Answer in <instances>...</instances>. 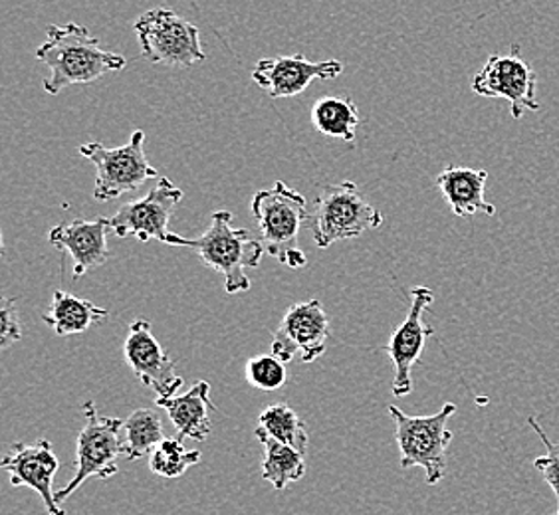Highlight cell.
Returning a JSON list of instances; mask_svg holds the SVG:
<instances>
[{
    "label": "cell",
    "instance_id": "6da1fadb",
    "mask_svg": "<svg viewBox=\"0 0 559 515\" xmlns=\"http://www.w3.org/2000/svg\"><path fill=\"white\" fill-rule=\"evenodd\" d=\"M46 36L48 40L36 50V58L50 68V75L44 80V89L50 96H58L75 84L96 82L102 75L128 65L123 56L99 48V40L82 24H50Z\"/></svg>",
    "mask_w": 559,
    "mask_h": 515
},
{
    "label": "cell",
    "instance_id": "7a4b0ae2",
    "mask_svg": "<svg viewBox=\"0 0 559 515\" xmlns=\"http://www.w3.org/2000/svg\"><path fill=\"white\" fill-rule=\"evenodd\" d=\"M250 211L259 225L260 240L266 248V254L288 268H304L308 260L298 247V238L310 215L304 194L278 181L272 189L254 193Z\"/></svg>",
    "mask_w": 559,
    "mask_h": 515
},
{
    "label": "cell",
    "instance_id": "3957f363",
    "mask_svg": "<svg viewBox=\"0 0 559 515\" xmlns=\"http://www.w3.org/2000/svg\"><path fill=\"white\" fill-rule=\"evenodd\" d=\"M230 223L228 211H216L211 226L197 240H187V248H194L205 266L223 276L226 294H240L250 290L247 270L259 268L266 248L262 240L245 228H233Z\"/></svg>",
    "mask_w": 559,
    "mask_h": 515
},
{
    "label": "cell",
    "instance_id": "277c9868",
    "mask_svg": "<svg viewBox=\"0 0 559 515\" xmlns=\"http://www.w3.org/2000/svg\"><path fill=\"white\" fill-rule=\"evenodd\" d=\"M456 412L454 403L429 415V417H411L401 408L391 405L389 415L395 422V439L401 452V468H423L425 480L429 486H437L447 474V451L452 442L449 419Z\"/></svg>",
    "mask_w": 559,
    "mask_h": 515
},
{
    "label": "cell",
    "instance_id": "5b68a950",
    "mask_svg": "<svg viewBox=\"0 0 559 515\" xmlns=\"http://www.w3.org/2000/svg\"><path fill=\"white\" fill-rule=\"evenodd\" d=\"M381 225L383 215L367 203L352 181L325 187L308 215V226L320 248L361 237Z\"/></svg>",
    "mask_w": 559,
    "mask_h": 515
},
{
    "label": "cell",
    "instance_id": "8992f818",
    "mask_svg": "<svg viewBox=\"0 0 559 515\" xmlns=\"http://www.w3.org/2000/svg\"><path fill=\"white\" fill-rule=\"evenodd\" d=\"M82 412L86 417L84 429L78 434L75 444V474L72 482L56 492V502L64 504L70 495L90 478L108 480L119 472L118 458L126 454L121 432L126 420L99 417L92 400L84 403Z\"/></svg>",
    "mask_w": 559,
    "mask_h": 515
},
{
    "label": "cell",
    "instance_id": "52a82bcc",
    "mask_svg": "<svg viewBox=\"0 0 559 515\" xmlns=\"http://www.w3.org/2000/svg\"><path fill=\"white\" fill-rule=\"evenodd\" d=\"M133 31L141 55L151 64L189 68L206 60L199 28L169 9L143 12Z\"/></svg>",
    "mask_w": 559,
    "mask_h": 515
},
{
    "label": "cell",
    "instance_id": "ba28073f",
    "mask_svg": "<svg viewBox=\"0 0 559 515\" xmlns=\"http://www.w3.org/2000/svg\"><path fill=\"white\" fill-rule=\"evenodd\" d=\"M143 143L145 133L138 129L130 143L118 149H108L99 141H90L80 147V153L96 167V201H114L121 194L138 191L150 179H162L157 169L147 163Z\"/></svg>",
    "mask_w": 559,
    "mask_h": 515
},
{
    "label": "cell",
    "instance_id": "9c48e42d",
    "mask_svg": "<svg viewBox=\"0 0 559 515\" xmlns=\"http://www.w3.org/2000/svg\"><path fill=\"white\" fill-rule=\"evenodd\" d=\"M181 201L183 191L162 177L143 199L123 204L109 218V230L118 238L135 237L141 242L159 240L169 247L187 248L189 238L169 232L173 211Z\"/></svg>",
    "mask_w": 559,
    "mask_h": 515
},
{
    "label": "cell",
    "instance_id": "30bf717a",
    "mask_svg": "<svg viewBox=\"0 0 559 515\" xmlns=\"http://www.w3.org/2000/svg\"><path fill=\"white\" fill-rule=\"evenodd\" d=\"M536 86L538 75L532 64L522 58L518 44L512 46L508 55L490 56L485 68L473 80L476 96L506 99L514 119H522L526 111H539L542 108L536 99Z\"/></svg>",
    "mask_w": 559,
    "mask_h": 515
},
{
    "label": "cell",
    "instance_id": "8fae6325",
    "mask_svg": "<svg viewBox=\"0 0 559 515\" xmlns=\"http://www.w3.org/2000/svg\"><path fill=\"white\" fill-rule=\"evenodd\" d=\"M328 339L330 318L322 301H298L284 313L270 349L284 363H292L296 357H301L304 363H313L325 354Z\"/></svg>",
    "mask_w": 559,
    "mask_h": 515
},
{
    "label": "cell",
    "instance_id": "7c38bea8",
    "mask_svg": "<svg viewBox=\"0 0 559 515\" xmlns=\"http://www.w3.org/2000/svg\"><path fill=\"white\" fill-rule=\"evenodd\" d=\"M435 301V294L427 286H417L411 291L409 313L405 322L399 325L397 330L389 339L388 351L395 376H393V397H407L413 391L411 371L420 361V355L425 351V344L435 330L423 322V313L429 310Z\"/></svg>",
    "mask_w": 559,
    "mask_h": 515
},
{
    "label": "cell",
    "instance_id": "4fadbf2b",
    "mask_svg": "<svg viewBox=\"0 0 559 515\" xmlns=\"http://www.w3.org/2000/svg\"><path fill=\"white\" fill-rule=\"evenodd\" d=\"M123 355L141 385L153 388L157 397L177 395V391L183 386V376L175 373V361L163 351L147 320L141 318L131 323Z\"/></svg>",
    "mask_w": 559,
    "mask_h": 515
},
{
    "label": "cell",
    "instance_id": "5bb4252c",
    "mask_svg": "<svg viewBox=\"0 0 559 515\" xmlns=\"http://www.w3.org/2000/svg\"><path fill=\"white\" fill-rule=\"evenodd\" d=\"M344 74L340 60L312 62L304 55L262 58L252 70L257 86L269 92L270 97H294L306 92L316 80H335Z\"/></svg>",
    "mask_w": 559,
    "mask_h": 515
},
{
    "label": "cell",
    "instance_id": "9a60e30c",
    "mask_svg": "<svg viewBox=\"0 0 559 515\" xmlns=\"http://www.w3.org/2000/svg\"><path fill=\"white\" fill-rule=\"evenodd\" d=\"M0 466L11 476L14 488L28 486L43 498L48 515H66L64 510L56 502V492L52 488L56 472L60 468V462L52 451V442L46 439L33 444L16 442L12 444L11 452L2 458Z\"/></svg>",
    "mask_w": 559,
    "mask_h": 515
},
{
    "label": "cell",
    "instance_id": "2e32d148",
    "mask_svg": "<svg viewBox=\"0 0 559 515\" xmlns=\"http://www.w3.org/2000/svg\"><path fill=\"white\" fill-rule=\"evenodd\" d=\"M109 218L96 220H72L58 225L48 232V242L52 247L68 252L74 260V278L84 276L87 270L104 266L108 262Z\"/></svg>",
    "mask_w": 559,
    "mask_h": 515
},
{
    "label": "cell",
    "instance_id": "e0dca14e",
    "mask_svg": "<svg viewBox=\"0 0 559 515\" xmlns=\"http://www.w3.org/2000/svg\"><path fill=\"white\" fill-rule=\"evenodd\" d=\"M209 395H211V385L206 381H199L185 395L157 397L155 403L157 407L167 410L181 441L193 439V441L203 442L213 430V412H216V407Z\"/></svg>",
    "mask_w": 559,
    "mask_h": 515
},
{
    "label": "cell",
    "instance_id": "ac0fdd59",
    "mask_svg": "<svg viewBox=\"0 0 559 515\" xmlns=\"http://www.w3.org/2000/svg\"><path fill=\"white\" fill-rule=\"evenodd\" d=\"M486 181L488 171L452 165L437 177V187L454 215L473 216L485 213L492 216L496 215V206L485 199Z\"/></svg>",
    "mask_w": 559,
    "mask_h": 515
},
{
    "label": "cell",
    "instance_id": "d6986e66",
    "mask_svg": "<svg viewBox=\"0 0 559 515\" xmlns=\"http://www.w3.org/2000/svg\"><path fill=\"white\" fill-rule=\"evenodd\" d=\"M106 318H108L106 308H99L92 301L75 298L64 290L55 291L52 308H50V312L43 315L44 323H48L55 330L56 335H60V337H70V335L87 332L90 327L104 322Z\"/></svg>",
    "mask_w": 559,
    "mask_h": 515
},
{
    "label": "cell",
    "instance_id": "ffe728a7",
    "mask_svg": "<svg viewBox=\"0 0 559 515\" xmlns=\"http://www.w3.org/2000/svg\"><path fill=\"white\" fill-rule=\"evenodd\" d=\"M257 441L264 446V462H262V478L276 490L282 492L290 483L300 482L306 476V454L292 448L284 442L272 439L264 430L254 429Z\"/></svg>",
    "mask_w": 559,
    "mask_h": 515
},
{
    "label": "cell",
    "instance_id": "44dd1931",
    "mask_svg": "<svg viewBox=\"0 0 559 515\" xmlns=\"http://www.w3.org/2000/svg\"><path fill=\"white\" fill-rule=\"evenodd\" d=\"M312 123L322 135L354 143L361 118L354 99L328 96L313 104Z\"/></svg>",
    "mask_w": 559,
    "mask_h": 515
},
{
    "label": "cell",
    "instance_id": "7402d4cb",
    "mask_svg": "<svg viewBox=\"0 0 559 515\" xmlns=\"http://www.w3.org/2000/svg\"><path fill=\"white\" fill-rule=\"evenodd\" d=\"M123 446H126V458L131 462L141 460L145 456H151L163 441L162 417L153 408H138L131 412L130 419L126 420L123 427Z\"/></svg>",
    "mask_w": 559,
    "mask_h": 515
},
{
    "label": "cell",
    "instance_id": "603a6c76",
    "mask_svg": "<svg viewBox=\"0 0 559 515\" xmlns=\"http://www.w3.org/2000/svg\"><path fill=\"white\" fill-rule=\"evenodd\" d=\"M259 427L272 439L284 442L296 451L304 452V454L308 451L310 436H308L306 422L298 417V412L294 408L284 403H276V405L264 408L260 412Z\"/></svg>",
    "mask_w": 559,
    "mask_h": 515
},
{
    "label": "cell",
    "instance_id": "cb8c5ba5",
    "mask_svg": "<svg viewBox=\"0 0 559 515\" xmlns=\"http://www.w3.org/2000/svg\"><path fill=\"white\" fill-rule=\"evenodd\" d=\"M201 452L187 451L181 439H165L151 452V472L162 478H181L191 466L199 464Z\"/></svg>",
    "mask_w": 559,
    "mask_h": 515
},
{
    "label": "cell",
    "instance_id": "d4e9b609",
    "mask_svg": "<svg viewBox=\"0 0 559 515\" xmlns=\"http://www.w3.org/2000/svg\"><path fill=\"white\" fill-rule=\"evenodd\" d=\"M286 363L280 361L276 355H259L248 359L247 381L250 386L260 391H278L280 386L286 385Z\"/></svg>",
    "mask_w": 559,
    "mask_h": 515
},
{
    "label": "cell",
    "instance_id": "484cf974",
    "mask_svg": "<svg viewBox=\"0 0 559 515\" xmlns=\"http://www.w3.org/2000/svg\"><path fill=\"white\" fill-rule=\"evenodd\" d=\"M527 424L538 434L539 441L546 444V454L534 460V468L542 474V478L546 480V483L551 488V492L556 494V512H554V515H559V442L549 441L548 434L544 432L542 424L534 417H527Z\"/></svg>",
    "mask_w": 559,
    "mask_h": 515
},
{
    "label": "cell",
    "instance_id": "4316f807",
    "mask_svg": "<svg viewBox=\"0 0 559 515\" xmlns=\"http://www.w3.org/2000/svg\"><path fill=\"white\" fill-rule=\"evenodd\" d=\"M21 339L22 325L16 300L2 298L0 301V349H9L11 345Z\"/></svg>",
    "mask_w": 559,
    "mask_h": 515
}]
</instances>
